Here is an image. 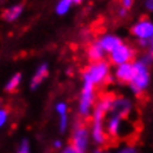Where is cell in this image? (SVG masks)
<instances>
[{
    "label": "cell",
    "mask_w": 153,
    "mask_h": 153,
    "mask_svg": "<svg viewBox=\"0 0 153 153\" xmlns=\"http://www.w3.org/2000/svg\"><path fill=\"white\" fill-rule=\"evenodd\" d=\"M109 73H110L109 61L101 60L97 61V62H91L85 69L82 75H83V81H88L96 87L102 85V83H108L109 81H112Z\"/></svg>",
    "instance_id": "cell-1"
},
{
    "label": "cell",
    "mask_w": 153,
    "mask_h": 153,
    "mask_svg": "<svg viewBox=\"0 0 153 153\" xmlns=\"http://www.w3.org/2000/svg\"><path fill=\"white\" fill-rule=\"evenodd\" d=\"M132 68H134V75L132 81L130 83V88L134 92V95L137 97H141V95L149 85V70L148 66L140 60L132 61Z\"/></svg>",
    "instance_id": "cell-2"
},
{
    "label": "cell",
    "mask_w": 153,
    "mask_h": 153,
    "mask_svg": "<svg viewBox=\"0 0 153 153\" xmlns=\"http://www.w3.org/2000/svg\"><path fill=\"white\" fill-rule=\"evenodd\" d=\"M130 31H131L132 36H135L137 39V43L140 47L147 51L153 38V22L148 20L147 17H143L132 25Z\"/></svg>",
    "instance_id": "cell-3"
},
{
    "label": "cell",
    "mask_w": 153,
    "mask_h": 153,
    "mask_svg": "<svg viewBox=\"0 0 153 153\" xmlns=\"http://www.w3.org/2000/svg\"><path fill=\"white\" fill-rule=\"evenodd\" d=\"M95 104V86L88 81H83L82 94L79 99V116L87 118Z\"/></svg>",
    "instance_id": "cell-4"
},
{
    "label": "cell",
    "mask_w": 153,
    "mask_h": 153,
    "mask_svg": "<svg viewBox=\"0 0 153 153\" xmlns=\"http://www.w3.org/2000/svg\"><path fill=\"white\" fill-rule=\"evenodd\" d=\"M135 56H136V51L131 45L122 43L113 52L109 53V64L118 66V65H122L126 62H131L135 59Z\"/></svg>",
    "instance_id": "cell-5"
},
{
    "label": "cell",
    "mask_w": 153,
    "mask_h": 153,
    "mask_svg": "<svg viewBox=\"0 0 153 153\" xmlns=\"http://www.w3.org/2000/svg\"><path fill=\"white\" fill-rule=\"evenodd\" d=\"M88 145V128L83 122H79L74 127L71 136V147L78 153H86Z\"/></svg>",
    "instance_id": "cell-6"
},
{
    "label": "cell",
    "mask_w": 153,
    "mask_h": 153,
    "mask_svg": "<svg viewBox=\"0 0 153 153\" xmlns=\"http://www.w3.org/2000/svg\"><path fill=\"white\" fill-rule=\"evenodd\" d=\"M132 110V102L125 96H114L112 101V106H110V114L118 116L121 118L127 120L128 116L131 114Z\"/></svg>",
    "instance_id": "cell-7"
},
{
    "label": "cell",
    "mask_w": 153,
    "mask_h": 153,
    "mask_svg": "<svg viewBox=\"0 0 153 153\" xmlns=\"http://www.w3.org/2000/svg\"><path fill=\"white\" fill-rule=\"evenodd\" d=\"M132 75H134L132 62H126V64L118 65L116 71H114L116 79L120 83H122V85H130L132 81Z\"/></svg>",
    "instance_id": "cell-8"
},
{
    "label": "cell",
    "mask_w": 153,
    "mask_h": 153,
    "mask_svg": "<svg viewBox=\"0 0 153 153\" xmlns=\"http://www.w3.org/2000/svg\"><path fill=\"white\" fill-rule=\"evenodd\" d=\"M99 44H100L101 49L104 51L105 53H110L116 49L118 45H121L123 42L120 36L117 35H113V34H105V35H101L99 39L96 40Z\"/></svg>",
    "instance_id": "cell-9"
},
{
    "label": "cell",
    "mask_w": 153,
    "mask_h": 153,
    "mask_svg": "<svg viewBox=\"0 0 153 153\" xmlns=\"http://www.w3.org/2000/svg\"><path fill=\"white\" fill-rule=\"evenodd\" d=\"M105 52L101 49L100 44L97 42H92L88 47H87V57L91 62H97V61L104 60Z\"/></svg>",
    "instance_id": "cell-10"
},
{
    "label": "cell",
    "mask_w": 153,
    "mask_h": 153,
    "mask_svg": "<svg viewBox=\"0 0 153 153\" xmlns=\"http://www.w3.org/2000/svg\"><path fill=\"white\" fill-rule=\"evenodd\" d=\"M47 75H48V66H47V64L40 65L39 69H38L36 73H35V75H34V78H33V81H31V85H30L31 90L38 88V86H39L40 83L44 81V78Z\"/></svg>",
    "instance_id": "cell-11"
},
{
    "label": "cell",
    "mask_w": 153,
    "mask_h": 153,
    "mask_svg": "<svg viewBox=\"0 0 153 153\" xmlns=\"http://www.w3.org/2000/svg\"><path fill=\"white\" fill-rule=\"evenodd\" d=\"M22 9H24V5L22 4H17V5H13L8 8L7 10L3 12V18L8 22H12V21H16L18 16L22 13Z\"/></svg>",
    "instance_id": "cell-12"
},
{
    "label": "cell",
    "mask_w": 153,
    "mask_h": 153,
    "mask_svg": "<svg viewBox=\"0 0 153 153\" xmlns=\"http://www.w3.org/2000/svg\"><path fill=\"white\" fill-rule=\"evenodd\" d=\"M20 82H21V74L17 73V74H14L12 78L9 79V82L7 83L5 91H8V92H14V91L18 88V86H20Z\"/></svg>",
    "instance_id": "cell-13"
},
{
    "label": "cell",
    "mask_w": 153,
    "mask_h": 153,
    "mask_svg": "<svg viewBox=\"0 0 153 153\" xmlns=\"http://www.w3.org/2000/svg\"><path fill=\"white\" fill-rule=\"evenodd\" d=\"M71 4H73V0H60L59 4L56 7V13L60 14V16H62V14H65L69 9H70Z\"/></svg>",
    "instance_id": "cell-14"
},
{
    "label": "cell",
    "mask_w": 153,
    "mask_h": 153,
    "mask_svg": "<svg viewBox=\"0 0 153 153\" xmlns=\"http://www.w3.org/2000/svg\"><path fill=\"white\" fill-rule=\"evenodd\" d=\"M8 109L7 108H0V127L4 126V123L7 122V118H8Z\"/></svg>",
    "instance_id": "cell-15"
},
{
    "label": "cell",
    "mask_w": 153,
    "mask_h": 153,
    "mask_svg": "<svg viewBox=\"0 0 153 153\" xmlns=\"http://www.w3.org/2000/svg\"><path fill=\"white\" fill-rule=\"evenodd\" d=\"M66 127H68V114H62V116H60V130L64 132Z\"/></svg>",
    "instance_id": "cell-16"
},
{
    "label": "cell",
    "mask_w": 153,
    "mask_h": 153,
    "mask_svg": "<svg viewBox=\"0 0 153 153\" xmlns=\"http://www.w3.org/2000/svg\"><path fill=\"white\" fill-rule=\"evenodd\" d=\"M56 110H57V113H59L60 116H62V114H66V112H68V105L65 104V102H59V104L56 105Z\"/></svg>",
    "instance_id": "cell-17"
},
{
    "label": "cell",
    "mask_w": 153,
    "mask_h": 153,
    "mask_svg": "<svg viewBox=\"0 0 153 153\" xmlns=\"http://www.w3.org/2000/svg\"><path fill=\"white\" fill-rule=\"evenodd\" d=\"M118 153H137V149L134 147V145L130 144V145H126V147L121 148Z\"/></svg>",
    "instance_id": "cell-18"
},
{
    "label": "cell",
    "mask_w": 153,
    "mask_h": 153,
    "mask_svg": "<svg viewBox=\"0 0 153 153\" xmlns=\"http://www.w3.org/2000/svg\"><path fill=\"white\" fill-rule=\"evenodd\" d=\"M132 4H134V0H121L122 8H125L126 10H128L130 8H131Z\"/></svg>",
    "instance_id": "cell-19"
},
{
    "label": "cell",
    "mask_w": 153,
    "mask_h": 153,
    "mask_svg": "<svg viewBox=\"0 0 153 153\" xmlns=\"http://www.w3.org/2000/svg\"><path fill=\"white\" fill-rule=\"evenodd\" d=\"M18 153H29V144H27V140H24V143L21 144L20 147V151Z\"/></svg>",
    "instance_id": "cell-20"
},
{
    "label": "cell",
    "mask_w": 153,
    "mask_h": 153,
    "mask_svg": "<svg viewBox=\"0 0 153 153\" xmlns=\"http://www.w3.org/2000/svg\"><path fill=\"white\" fill-rule=\"evenodd\" d=\"M61 153H78V152H76L75 149L71 147V145H68V147H65L62 149V152H61Z\"/></svg>",
    "instance_id": "cell-21"
},
{
    "label": "cell",
    "mask_w": 153,
    "mask_h": 153,
    "mask_svg": "<svg viewBox=\"0 0 153 153\" xmlns=\"http://www.w3.org/2000/svg\"><path fill=\"white\" fill-rule=\"evenodd\" d=\"M145 8L153 12V0H145Z\"/></svg>",
    "instance_id": "cell-22"
},
{
    "label": "cell",
    "mask_w": 153,
    "mask_h": 153,
    "mask_svg": "<svg viewBox=\"0 0 153 153\" xmlns=\"http://www.w3.org/2000/svg\"><path fill=\"white\" fill-rule=\"evenodd\" d=\"M127 12H128V10H126L125 8H120V9H118V16L123 18V17L127 16Z\"/></svg>",
    "instance_id": "cell-23"
},
{
    "label": "cell",
    "mask_w": 153,
    "mask_h": 153,
    "mask_svg": "<svg viewBox=\"0 0 153 153\" xmlns=\"http://www.w3.org/2000/svg\"><path fill=\"white\" fill-rule=\"evenodd\" d=\"M53 147H55L56 149L61 148V141H60V140H56V141H55V144H53Z\"/></svg>",
    "instance_id": "cell-24"
},
{
    "label": "cell",
    "mask_w": 153,
    "mask_h": 153,
    "mask_svg": "<svg viewBox=\"0 0 153 153\" xmlns=\"http://www.w3.org/2000/svg\"><path fill=\"white\" fill-rule=\"evenodd\" d=\"M147 51H149V52H153V38H152V40H151V44H149V48L147 49Z\"/></svg>",
    "instance_id": "cell-25"
},
{
    "label": "cell",
    "mask_w": 153,
    "mask_h": 153,
    "mask_svg": "<svg viewBox=\"0 0 153 153\" xmlns=\"http://www.w3.org/2000/svg\"><path fill=\"white\" fill-rule=\"evenodd\" d=\"M82 1H83V0H73V3H74V4H81Z\"/></svg>",
    "instance_id": "cell-26"
}]
</instances>
